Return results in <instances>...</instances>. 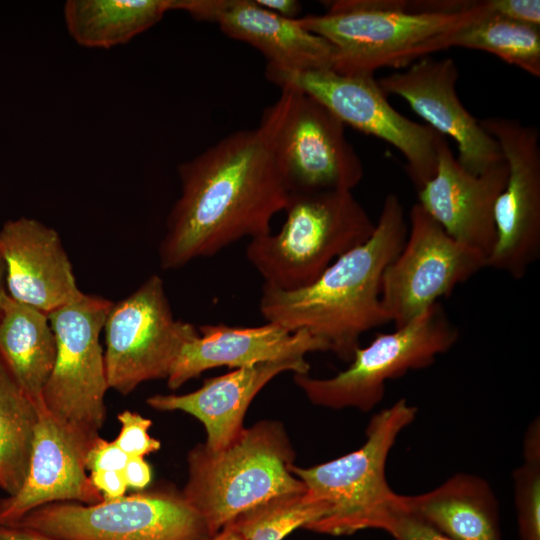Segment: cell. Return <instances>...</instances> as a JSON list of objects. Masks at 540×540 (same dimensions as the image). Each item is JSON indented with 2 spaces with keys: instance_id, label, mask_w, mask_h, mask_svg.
Returning a JSON list of instances; mask_svg holds the SVG:
<instances>
[{
  "instance_id": "1",
  "label": "cell",
  "mask_w": 540,
  "mask_h": 540,
  "mask_svg": "<svg viewBox=\"0 0 540 540\" xmlns=\"http://www.w3.org/2000/svg\"><path fill=\"white\" fill-rule=\"evenodd\" d=\"M177 171L181 194L158 249L163 270L271 232L273 217L285 210L291 193L258 127L227 135Z\"/></svg>"
},
{
  "instance_id": "2",
  "label": "cell",
  "mask_w": 540,
  "mask_h": 540,
  "mask_svg": "<svg viewBox=\"0 0 540 540\" xmlns=\"http://www.w3.org/2000/svg\"><path fill=\"white\" fill-rule=\"evenodd\" d=\"M407 233L402 202L390 193L370 238L334 260L313 283L289 291L263 284L261 315L290 332L306 330L350 362L365 332L391 323L381 302V279Z\"/></svg>"
},
{
  "instance_id": "3",
  "label": "cell",
  "mask_w": 540,
  "mask_h": 540,
  "mask_svg": "<svg viewBox=\"0 0 540 540\" xmlns=\"http://www.w3.org/2000/svg\"><path fill=\"white\" fill-rule=\"evenodd\" d=\"M490 11L491 0H336L297 21L332 46V70L374 75L429 56L435 39Z\"/></svg>"
},
{
  "instance_id": "4",
  "label": "cell",
  "mask_w": 540,
  "mask_h": 540,
  "mask_svg": "<svg viewBox=\"0 0 540 540\" xmlns=\"http://www.w3.org/2000/svg\"><path fill=\"white\" fill-rule=\"evenodd\" d=\"M294 451L279 422L244 428L223 450L204 444L188 455V480L182 496L202 518L208 536L244 512L273 498L306 491L289 471Z\"/></svg>"
},
{
  "instance_id": "5",
  "label": "cell",
  "mask_w": 540,
  "mask_h": 540,
  "mask_svg": "<svg viewBox=\"0 0 540 540\" xmlns=\"http://www.w3.org/2000/svg\"><path fill=\"white\" fill-rule=\"evenodd\" d=\"M277 233L250 239L246 257L265 285L296 290L366 242L375 223L352 191L291 192Z\"/></svg>"
},
{
  "instance_id": "6",
  "label": "cell",
  "mask_w": 540,
  "mask_h": 540,
  "mask_svg": "<svg viewBox=\"0 0 540 540\" xmlns=\"http://www.w3.org/2000/svg\"><path fill=\"white\" fill-rule=\"evenodd\" d=\"M416 415V406L399 399L371 418L359 449L310 468L289 466V471L326 508L324 516L307 530L340 536L381 529L398 507L400 496L387 482V458L398 435Z\"/></svg>"
},
{
  "instance_id": "7",
  "label": "cell",
  "mask_w": 540,
  "mask_h": 540,
  "mask_svg": "<svg viewBox=\"0 0 540 540\" xmlns=\"http://www.w3.org/2000/svg\"><path fill=\"white\" fill-rule=\"evenodd\" d=\"M280 88L279 98L264 109L258 128L290 192L352 191L364 168L343 122L302 90Z\"/></svg>"
},
{
  "instance_id": "8",
  "label": "cell",
  "mask_w": 540,
  "mask_h": 540,
  "mask_svg": "<svg viewBox=\"0 0 540 540\" xmlns=\"http://www.w3.org/2000/svg\"><path fill=\"white\" fill-rule=\"evenodd\" d=\"M459 334L443 305L437 302L404 326L379 334L366 347L357 348L349 367L334 377L294 374L293 379L316 405L367 412L381 402L388 380L431 366L456 344Z\"/></svg>"
},
{
  "instance_id": "9",
  "label": "cell",
  "mask_w": 540,
  "mask_h": 540,
  "mask_svg": "<svg viewBox=\"0 0 540 540\" xmlns=\"http://www.w3.org/2000/svg\"><path fill=\"white\" fill-rule=\"evenodd\" d=\"M113 305L85 294L48 317L56 339V359L43 389L45 408L86 440L93 442L105 419L109 389L99 336Z\"/></svg>"
},
{
  "instance_id": "10",
  "label": "cell",
  "mask_w": 540,
  "mask_h": 540,
  "mask_svg": "<svg viewBox=\"0 0 540 540\" xmlns=\"http://www.w3.org/2000/svg\"><path fill=\"white\" fill-rule=\"evenodd\" d=\"M266 77L279 87L302 90L326 106L344 125L396 148L406 161V172L417 191L434 176L439 147L447 138L429 125L396 111L374 75H343L331 68L286 71L267 66Z\"/></svg>"
},
{
  "instance_id": "11",
  "label": "cell",
  "mask_w": 540,
  "mask_h": 540,
  "mask_svg": "<svg viewBox=\"0 0 540 540\" xmlns=\"http://www.w3.org/2000/svg\"><path fill=\"white\" fill-rule=\"evenodd\" d=\"M16 524V523H15ZM17 524L54 540H204L200 515L182 495L135 493L96 504L54 502Z\"/></svg>"
},
{
  "instance_id": "12",
  "label": "cell",
  "mask_w": 540,
  "mask_h": 540,
  "mask_svg": "<svg viewBox=\"0 0 540 540\" xmlns=\"http://www.w3.org/2000/svg\"><path fill=\"white\" fill-rule=\"evenodd\" d=\"M103 329L108 387L124 395L145 381L167 379L183 345L199 334L174 318L158 275L113 303Z\"/></svg>"
},
{
  "instance_id": "13",
  "label": "cell",
  "mask_w": 540,
  "mask_h": 540,
  "mask_svg": "<svg viewBox=\"0 0 540 540\" xmlns=\"http://www.w3.org/2000/svg\"><path fill=\"white\" fill-rule=\"evenodd\" d=\"M485 267L482 254L455 241L417 202L405 243L383 272L382 305L395 328L404 326Z\"/></svg>"
},
{
  "instance_id": "14",
  "label": "cell",
  "mask_w": 540,
  "mask_h": 540,
  "mask_svg": "<svg viewBox=\"0 0 540 540\" xmlns=\"http://www.w3.org/2000/svg\"><path fill=\"white\" fill-rule=\"evenodd\" d=\"M479 122L498 142L508 166L495 204L496 243L487 267L522 279L540 256V132L513 118Z\"/></svg>"
},
{
  "instance_id": "15",
  "label": "cell",
  "mask_w": 540,
  "mask_h": 540,
  "mask_svg": "<svg viewBox=\"0 0 540 540\" xmlns=\"http://www.w3.org/2000/svg\"><path fill=\"white\" fill-rule=\"evenodd\" d=\"M459 70L451 57L424 56L380 79L383 92L403 98L427 125L455 141L459 163L479 175L504 160L496 139L462 104L456 84Z\"/></svg>"
},
{
  "instance_id": "16",
  "label": "cell",
  "mask_w": 540,
  "mask_h": 540,
  "mask_svg": "<svg viewBox=\"0 0 540 540\" xmlns=\"http://www.w3.org/2000/svg\"><path fill=\"white\" fill-rule=\"evenodd\" d=\"M38 421L26 478L13 495L0 500V523L15 524L54 502L96 504L103 500L87 474L86 454L93 442L37 404Z\"/></svg>"
},
{
  "instance_id": "17",
  "label": "cell",
  "mask_w": 540,
  "mask_h": 540,
  "mask_svg": "<svg viewBox=\"0 0 540 540\" xmlns=\"http://www.w3.org/2000/svg\"><path fill=\"white\" fill-rule=\"evenodd\" d=\"M507 178L505 160L479 175L468 172L445 139L434 176L417 191L418 203L450 237L487 260L496 243L495 204Z\"/></svg>"
},
{
  "instance_id": "18",
  "label": "cell",
  "mask_w": 540,
  "mask_h": 540,
  "mask_svg": "<svg viewBox=\"0 0 540 540\" xmlns=\"http://www.w3.org/2000/svg\"><path fill=\"white\" fill-rule=\"evenodd\" d=\"M171 10H183L198 21L212 22L236 40L258 49L268 67L311 71L332 67L333 48L296 19L279 16L255 0H172Z\"/></svg>"
},
{
  "instance_id": "19",
  "label": "cell",
  "mask_w": 540,
  "mask_h": 540,
  "mask_svg": "<svg viewBox=\"0 0 540 540\" xmlns=\"http://www.w3.org/2000/svg\"><path fill=\"white\" fill-rule=\"evenodd\" d=\"M0 257L7 294L48 316L83 295L59 234L36 219L3 224Z\"/></svg>"
},
{
  "instance_id": "20",
  "label": "cell",
  "mask_w": 540,
  "mask_h": 540,
  "mask_svg": "<svg viewBox=\"0 0 540 540\" xmlns=\"http://www.w3.org/2000/svg\"><path fill=\"white\" fill-rule=\"evenodd\" d=\"M199 334L186 342L168 377L172 390L202 372L227 366L242 368L257 363L307 353L328 351L327 345L306 330L290 332L282 326L267 322L256 327H235L224 323L203 324Z\"/></svg>"
},
{
  "instance_id": "21",
  "label": "cell",
  "mask_w": 540,
  "mask_h": 540,
  "mask_svg": "<svg viewBox=\"0 0 540 540\" xmlns=\"http://www.w3.org/2000/svg\"><path fill=\"white\" fill-rule=\"evenodd\" d=\"M305 357H291L237 368L205 379L203 385L183 395H154L147 404L161 411H183L205 427V447L217 452L226 448L244 429L245 413L259 391L277 375L291 371L308 374Z\"/></svg>"
},
{
  "instance_id": "22",
  "label": "cell",
  "mask_w": 540,
  "mask_h": 540,
  "mask_svg": "<svg viewBox=\"0 0 540 540\" xmlns=\"http://www.w3.org/2000/svg\"><path fill=\"white\" fill-rule=\"evenodd\" d=\"M400 504L453 540H502L497 498L477 475L457 473L431 491L400 495Z\"/></svg>"
},
{
  "instance_id": "23",
  "label": "cell",
  "mask_w": 540,
  "mask_h": 540,
  "mask_svg": "<svg viewBox=\"0 0 540 540\" xmlns=\"http://www.w3.org/2000/svg\"><path fill=\"white\" fill-rule=\"evenodd\" d=\"M56 359V339L48 315L10 297L0 300V360L36 405Z\"/></svg>"
},
{
  "instance_id": "24",
  "label": "cell",
  "mask_w": 540,
  "mask_h": 540,
  "mask_svg": "<svg viewBox=\"0 0 540 540\" xmlns=\"http://www.w3.org/2000/svg\"><path fill=\"white\" fill-rule=\"evenodd\" d=\"M171 7L172 0H69L64 19L79 45L107 49L151 28Z\"/></svg>"
},
{
  "instance_id": "25",
  "label": "cell",
  "mask_w": 540,
  "mask_h": 540,
  "mask_svg": "<svg viewBox=\"0 0 540 540\" xmlns=\"http://www.w3.org/2000/svg\"><path fill=\"white\" fill-rule=\"evenodd\" d=\"M539 28L503 18L490 11L435 39L430 46V54L451 47L480 50L539 77Z\"/></svg>"
},
{
  "instance_id": "26",
  "label": "cell",
  "mask_w": 540,
  "mask_h": 540,
  "mask_svg": "<svg viewBox=\"0 0 540 540\" xmlns=\"http://www.w3.org/2000/svg\"><path fill=\"white\" fill-rule=\"evenodd\" d=\"M38 409L0 360V488L8 496L23 484L31 458Z\"/></svg>"
},
{
  "instance_id": "27",
  "label": "cell",
  "mask_w": 540,
  "mask_h": 540,
  "mask_svg": "<svg viewBox=\"0 0 540 540\" xmlns=\"http://www.w3.org/2000/svg\"><path fill=\"white\" fill-rule=\"evenodd\" d=\"M325 505L307 489L285 494L237 516L230 524L245 540H283L324 516Z\"/></svg>"
},
{
  "instance_id": "28",
  "label": "cell",
  "mask_w": 540,
  "mask_h": 540,
  "mask_svg": "<svg viewBox=\"0 0 540 540\" xmlns=\"http://www.w3.org/2000/svg\"><path fill=\"white\" fill-rule=\"evenodd\" d=\"M520 540H540V423H530L523 440V463L513 472Z\"/></svg>"
},
{
  "instance_id": "29",
  "label": "cell",
  "mask_w": 540,
  "mask_h": 540,
  "mask_svg": "<svg viewBox=\"0 0 540 540\" xmlns=\"http://www.w3.org/2000/svg\"><path fill=\"white\" fill-rule=\"evenodd\" d=\"M117 419L121 429L114 442L128 456L144 457L160 449V442L148 432L151 420L128 410L119 413Z\"/></svg>"
},
{
  "instance_id": "30",
  "label": "cell",
  "mask_w": 540,
  "mask_h": 540,
  "mask_svg": "<svg viewBox=\"0 0 540 540\" xmlns=\"http://www.w3.org/2000/svg\"><path fill=\"white\" fill-rule=\"evenodd\" d=\"M381 530L395 540H453L421 518L406 511L400 504L385 519Z\"/></svg>"
},
{
  "instance_id": "31",
  "label": "cell",
  "mask_w": 540,
  "mask_h": 540,
  "mask_svg": "<svg viewBox=\"0 0 540 540\" xmlns=\"http://www.w3.org/2000/svg\"><path fill=\"white\" fill-rule=\"evenodd\" d=\"M114 441H107L100 436L91 444L85 458L88 471H122L128 460Z\"/></svg>"
},
{
  "instance_id": "32",
  "label": "cell",
  "mask_w": 540,
  "mask_h": 540,
  "mask_svg": "<svg viewBox=\"0 0 540 540\" xmlns=\"http://www.w3.org/2000/svg\"><path fill=\"white\" fill-rule=\"evenodd\" d=\"M492 12L509 20L540 27L539 0H491Z\"/></svg>"
},
{
  "instance_id": "33",
  "label": "cell",
  "mask_w": 540,
  "mask_h": 540,
  "mask_svg": "<svg viewBox=\"0 0 540 540\" xmlns=\"http://www.w3.org/2000/svg\"><path fill=\"white\" fill-rule=\"evenodd\" d=\"M89 476L103 499L113 500L125 496L128 486L122 471H93Z\"/></svg>"
},
{
  "instance_id": "34",
  "label": "cell",
  "mask_w": 540,
  "mask_h": 540,
  "mask_svg": "<svg viewBox=\"0 0 540 540\" xmlns=\"http://www.w3.org/2000/svg\"><path fill=\"white\" fill-rule=\"evenodd\" d=\"M128 488L143 489L151 481L150 465L143 457L129 456L122 470Z\"/></svg>"
},
{
  "instance_id": "35",
  "label": "cell",
  "mask_w": 540,
  "mask_h": 540,
  "mask_svg": "<svg viewBox=\"0 0 540 540\" xmlns=\"http://www.w3.org/2000/svg\"><path fill=\"white\" fill-rule=\"evenodd\" d=\"M0 540H54L20 524L0 523Z\"/></svg>"
},
{
  "instance_id": "36",
  "label": "cell",
  "mask_w": 540,
  "mask_h": 540,
  "mask_svg": "<svg viewBox=\"0 0 540 540\" xmlns=\"http://www.w3.org/2000/svg\"><path fill=\"white\" fill-rule=\"evenodd\" d=\"M260 6L279 16L296 19L301 9L296 0H255Z\"/></svg>"
},
{
  "instance_id": "37",
  "label": "cell",
  "mask_w": 540,
  "mask_h": 540,
  "mask_svg": "<svg viewBox=\"0 0 540 540\" xmlns=\"http://www.w3.org/2000/svg\"><path fill=\"white\" fill-rule=\"evenodd\" d=\"M204 540H245L230 524Z\"/></svg>"
},
{
  "instance_id": "38",
  "label": "cell",
  "mask_w": 540,
  "mask_h": 540,
  "mask_svg": "<svg viewBox=\"0 0 540 540\" xmlns=\"http://www.w3.org/2000/svg\"><path fill=\"white\" fill-rule=\"evenodd\" d=\"M5 291V269L3 261L0 257V300Z\"/></svg>"
}]
</instances>
